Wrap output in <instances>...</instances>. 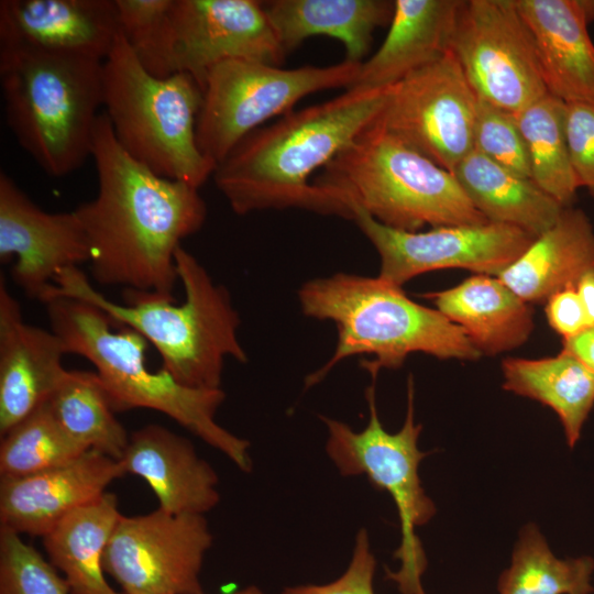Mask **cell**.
<instances>
[{
    "instance_id": "1",
    "label": "cell",
    "mask_w": 594,
    "mask_h": 594,
    "mask_svg": "<svg viewBox=\"0 0 594 594\" xmlns=\"http://www.w3.org/2000/svg\"><path fill=\"white\" fill-rule=\"evenodd\" d=\"M91 157L98 190L77 215L90 248V272L100 285L175 300L180 242L207 218L198 188L160 176L131 157L102 111Z\"/></svg>"
},
{
    "instance_id": "2",
    "label": "cell",
    "mask_w": 594,
    "mask_h": 594,
    "mask_svg": "<svg viewBox=\"0 0 594 594\" xmlns=\"http://www.w3.org/2000/svg\"><path fill=\"white\" fill-rule=\"evenodd\" d=\"M388 90L346 89L256 129L216 166L217 188L238 215L298 208L343 217L341 208L312 184L314 174L374 122Z\"/></svg>"
},
{
    "instance_id": "3",
    "label": "cell",
    "mask_w": 594,
    "mask_h": 594,
    "mask_svg": "<svg viewBox=\"0 0 594 594\" xmlns=\"http://www.w3.org/2000/svg\"><path fill=\"white\" fill-rule=\"evenodd\" d=\"M175 262L185 292L180 304L129 290H124L123 304L114 302L97 290L79 267L61 271L40 301L69 297L90 302L112 322L136 331L153 344L162 369L179 384L221 388L226 359L248 361L238 337L239 314L227 288L216 284L190 252L179 246Z\"/></svg>"
},
{
    "instance_id": "4",
    "label": "cell",
    "mask_w": 594,
    "mask_h": 594,
    "mask_svg": "<svg viewBox=\"0 0 594 594\" xmlns=\"http://www.w3.org/2000/svg\"><path fill=\"white\" fill-rule=\"evenodd\" d=\"M43 304L50 329L59 337L67 354L80 355L95 366L116 413L135 408L160 411L220 451L241 471L252 470L250 442L216 420L226 398L221 388H191L164 369L150 371L145 338L127 327L112 329V320L90 302L52 297Z\"/></svg>"
},
{
    "instance_id": "5",
    "label": "cell",
    "mask_w": 594,
    "mask_h": 594,
    "mask_svg": "<svg viewBox=\"0 0 594 594\" xmlns=\"http://www.w3.org/2000/svg\"><path fill=\"white\" fill-rule=\"evenodd\" d=\"M298 299L304 315L331 320L338 330L334 353L307 376L306 387L322 381L338 363L353 355L375 358L362 363L372 377L381 369L400 367L415 352L438 359L481 356L458 324L380 276L337 273L315 278L301 286Z\"/></svg>"
},
{
    "instance_id": "6",
    "label": "cell",
    "mask_w": 594,
    "mask_h": 594,
    "mask_svg": "<svg viewBox=\"0 0 594 594\" xmlns=\"http://www.w3.org/2000/svg\"><path fill=\"white\" fill-rule=\"evenodd\" d=\"M351 219L360 209L380 223L417 232L425 226L483 224L453 173L372 123L312 179Z\"/></svg>"
},
{
    "instance_id": "7",
    "label": "cell",
    "mask_w": 594,
    "mask_h": 594,
    "mask_svg": "<svg viewBox=\"0 0 594 594\" xmlns=\"http://www.w3.org/2000/svg\"><path fill=\"white\" fill-rule=\"evenodd\" d=\"M103 62L0 48L6 122L50 176L63 177L91 156L102 107Z\"/></svg>"
},
{
    "instance_id": "8",
    "label": "cell",
    "mask_w": 594,
    "mask_h": 594,
    "mask_svg": "<svg viewBox=\"0 0 594 594\" xmlns=\"http://www.w3.org/2000/svg\"><path fill=\"white\" fill-rule=\"evenodd\" d=\"M204 92L186 73L156 77L122 34L102 64V108L121 147L155 174L199 189L216 165L199 150Z\"/></svg>"
},
{
    "instance_id": "9",
    "label": "cell",
    "mask_w": 594,
    "mask_h": 594,
    "mask_svg": "<svg viewBox=\"0 0 594 594\" xmlns=\"http://www.w3.org/2000/svg\"><path fill=\"white\" fill-rule=\"evenodd\" d=\"M407 411L397 432H388L378 417L375 384L366 389L370 418L361 431L346 424L322 416L328 431L326 451L342 476L365 475L378 490L392 497L400 522V543L394 558L400 561L397 571H387L402 594H426L421 584L427 558L416 528L426 525L436 514L432 499L426 494L419 465L428 455L418 448L422 429L415 422L414 382L408 380Z\"/></svg>"
},
{
    "instance_id": "10",
    "label": "cell",
    "mask_w": 594,
    "mask_h": 594,
    "mask_svg": "<svg viewBox=\"0 0 594 594\" xmlns=\"http://www.w3.org/2000/svg\"><path fill=\"white\" fill-rule=\"evenodd\" d=\"M361 65L343 61L285 69L248 59L216 65L202 90L196 125L199 150L217 166L246 135L267 120L293 111L306 96L326 89H349Z\"/></svg>"
},
{
    "instance_id": "11",
    "label": "cell",
    "mask_w": 594,
    "mask_h": 594,
    "mask_svg": "<svg viewBox=\"0 0 594 594\" xmlns=\"http://www.w3.org/2000/svg\"><path fill=\"white\" fill-rule=\"evenodd\" d=\"M449 51L476 97L512 114L549 94L516 0H461Z\"/></svg>"
},
{
    "instance_id": "12",
    "label": "cell",
    "mask_w": 594,
    "mask_h": 594,
    "mask_svg": "<svg viewBox=\"0 0 594 594\" xmlns=\"http://www.w3.org/2000/svg\"><path fill=\"white\" fill-rule=\"evenodd\" d=\"M477 97L451 51L389 86L374 124L453 173L474 148Z\"/></svg>"
},
{
    "instance_id": "13",
    "label": "cell",
    "mask_w": 594,
    "mask_h": 594,
    "mask_svg": "<svg viewBox=\"0 0 594 594\" xmlns=\"http://www.w3.org/2000/svg\"><path fill=\"white\" fill-rule=\"evenodd\" d=\"M211 544L205 515L161 508L121 515L105 551L103 570L123 594H205L200 572Z\"/></svg>"
},
{
    "instance_id": "14",
    "label": "cell",
    "mask_w": 594,
    "mask_h": 594,
    "mask_svg": "<svg viewBox=\"0 0 594 594\" xmlns=\"http://www.w3.org/2000/svg\"><path fill=\"white\" fill-rule=\"evenodd\" d=\"M351 220L380 255L378 276L399 286L444 268L498 276L536 239L519 228L492 222L407 232L388 228L360 209L352 210Z\"/></svg>"
},
{
    "instance_id": "15",
    "label": "cell",
    "mask_w": 594,
    "mask_h": 594,
    "mask_svg": "<svg viewBox=\"0 0 594 594\" xmlns=\"http://www.w3.org/2000/svg\"><path fill=\"white\" fill-rule=\"evenodd\" d=\"M174 56L177 73L204 90L209 72L231 59L280 66L286 57L257 0H174Z\"/></svg>"
},
{
    "instance_id": "16",
    "label": "cell",
    "mask_w": 594,
    "mask_h": 594,
    "mask_svg": "<svg viewBox=\"0 0 594 594\" xmlns=\"http://www.w3.org/2000/svg\"><path fill=\"white\" fill-rule=\"evenodd\" d=\"M12 260L13 282L41 300L61 271L89 263L90 248L74 210H43L1 170L0 261Z\"/></svg>"
},
{
    "instance_id": "17",
    "label": "cell",
    "mask_w": 594,
    "mask_h": 594,
    "mask_svg": "<svg viewBox=\"0 0 594 594\" xmlns=\"http://www.w3.org/2000/svg\"><path fill=\"white\" fill-rule=\"evenodd\" d=\"M121 34L116 0H1L0 48L103 62Z\"/></svg>"
},
{
    "instance_id": "18",
    "label": "cell",
    "mask_w": 594,
    "mask_h": 594,
    "mask_svg": "<svg viewBox=\"0 0 594 594\" xmlns=\"http://www.w3.org/2000/svg\"><path fill=\"white\" fill-rule=\"evenodd\" d=\"M125 474L120 461L87 450L62 465L0 479V528L43 538L59 520L106 493Z\"/></svg>"
},
{
    "instance_id": "19",
    "label": "cell",
    "mask_w": 594,
    "mask_h": 594,
    "mask_svg": "<svg viewBox=\"0 0 594 594\" xmlns=\"http://www.w3.org/2000/svg\"><path fill=\"white\" fill-rule=\"evenodd\" d=\"M67 354L51 329L28 323L21 305L0 276V435L51 398L68 370Z\"/></svg>"
},
{
    "instance_id": "20",
    "label": "cell",
    "mask_w": 594,
    "mask_h": 594,
    "mask_svg": "<svg viewBox=\"0 0 594 594\" xmlns=\"http://www.w3.org/2000/svg\"><path fill=\"white\" fill-rule=\"evenodd\" d=\"M125 474L143 479L161 509L205 515L220 502L219 477L194 444L161 425H146L130 435L119 460Z\"/></svg>"
},
{
    "instance_id": "21",
    "label": "cell",
    "mask_w": 594,
    "mask_h": 594,
    "mask_svg": "<svg viewBox=\"0 0 594 594\" xmlns=\"http://www.w3.org/2000/svg\"><path fill=\"white\" fill-rule=\"evenodd\" d=\"M528 25L548 92L594 105V44L579 0H516Z\"/></svg>"
},
{
    "instance_id": "22",
    "label": "cell",
    "mask_w": 594,
    "mask_h": 594,
    "mask_svg": "<svg viewBox=\"0 0 594 594\" xmlns=\"http://www.w3.org/2000/svg\"><path fill=\"white\" fill-rule=\"evenodd\" d=\"M460 4L461 0H395L384 42L362 63L349 89L389 87L443 56Z\"/></svg>"
},
{
    "instance_id": "23",
    "label": "cell",
    "mask_w": 594,
    "mask_h": 594,
    "mask_svg": "<svg viewBox=\"0 0 594 594\" xmlns=\"http://www.w3.org/2000/svg\"><path fill=\"white\" fill-rule=\"evenodd\" d=\"M425 297L464 331L481 355H496L524 344L535 327L529 302L497 276L474 274Z\"/></svg>"
},
{
    "instance_id": "24",
    "label": "cell",
    "mask_w": 594,
    "mask_h": 594,
    "mask_svg": "<svg viewBox=\"0 0 594 594\" xmlns=\"http://www.w3.org/2000/svg\"><path fill=\"white\" fill-rule=\"evenodd\" d=\"M592 271L593 226L582 209L570 206L497 277L525 301L543 302L561 289L575 287Z\"/></svg>"
},
{
    "instance_id": "25",
    "label": "cell",
    "mask_w": 594,
    "mask_h": 594,
    "mask_svg": "<svg viewBox=\"0 0 594 594\" xmlns=\"http://www.w3.org/2000/svg\"><path fill=\"white\" fill-rule=\"evenodd\" d=\"M270 23L286 55L310 36L340 41L344 61L362 64L374 31L391 23L394 1L271 0L263 1Z\"/></svg>"
},
{
    "instance_id": "26",
    "label": "cell",
    "mask_w": 594,
    "mask_h": 594,
    "mask_svg": "<svg viewBox=\"0 0 594 594\" xmlns=\"http://www.w3.org/2000/svg\"><path fill=\"white\" fill-rule=\"evenodd\" d=\"M453 174L488 222L513 226L536 238L548 231L565 208L530 178L493 162L474 148Z\"/></svg>"
},
{
    "instance_id": "27",
    "label": "cell",
    "mask_w": 594,
    "mask_h": 594,
    "mask_svg": "<svg viewBox=\"0 0 594 594\" xmlns=\"http://www.w3.org/2000/svg\"><path fill=\"white\" fill-rule=\"evenodd\" d=\"M120 516L117 496L106 492L65 516L43 537L50 562L63 573L70 594H120L103 570L105 551Z\"/></svg>"
},
{
    "instance_id": "28",
    "label": "cell",
    "mask_w": 594,
    "mask_h": 594,
    "mask_svg": "<svg viewBox=\"0 0 594 594\" xmlns=\"http://www.w3.org/2000/svg\"><path fill=\"white\" fill-rule=\"evenodd\" d=\"M503 388L539 402L559 417L566 443L574 448L594 407V372L561 350L541 359L502 361Z\"/></svg>"
},
{
    "instance_id": "29",
    "label": "cell",
    "mask_w": 594,
    "mask_h": 594,
    "mask_svg": "<svg viewBox=\"0 0 594 594\" xmlns=\"http://www.w3.org/2000/svg\"><path fill=\"white\" fill-rule=\"evenodd\" d=\"M47 405L61 427L87 450L119 461L130 435L117 419L96 372L67 371Z\"/></svg>"
},
{
    "instance_id": "30",
    "label": "cell",
    "mask_w": 594,
    "mask_h": 594,
    "mask_svg": "<svg viewBox=\"0 0 594 594\" xmlns=\"http://www.w3.org/2000/svg\"><path fill=\"white\" fill-rule=\"evenodd\" d=\"M594 559H560L539 528L528 524L519 531L510 565L498 579V594H592Z\"/></svg>"
},
{
    "instance_id": "31",
    "label": "cell",
    "mask_w": 594,
    "mask_h": 594,
    "mask_svg": "<svg viewBox=\"0 0 594 594\" xmlns=\"http://www.w3.org/2000/svg\"><path fill=\"white\" fill-rule=\"evenodd\" d=\"M524 138L534 180L563 207L579 189L565 136V102L548 94L515 114Z\"/></svg>"
},
{
    "instance_id": "32",
    "label": "cell",
    "mask_w": 594,
    "mask_h": 594,
    "mask_svg": "<svg viewBox=\"0 0 594 594\" xmlns=\"http://www.w3.org/2000/svg\"><path fill=\"white\" fill-rule=\"evenodd\" d=\"M86 451L61 427L45 403L1 436L0 479L32 475L67 463Z\"/></svg>"
},
{
    "instance_id": "33",
    "label": "cell",
    "mask_w": 594,
    "mask_h": 594,
    "mask_svg": "<svg viewBox=\"0 0 594 594\" xmlns=\"http://www.w3.org/2000/svg\"><path fill=\"white\" fill-rule=\"evenodd\" d=\"M121 34L145 70L156 77L176 72L174 0H116Z\"/></svg>"
},
{
    "instance_id": "34",
    "label": "cell",
    "mask_w": 594,
    "mask_h": 594,
    "mask_svg": "<svg viewBox=\"0 0 594 594\" xmlns=\"http://www.w3.org/2000/svg\"><path fill=\"white\" fill-rule=\"evenodd\" d=\"M0 594H70L57 569L21 535L0 528Z\"/></svg>"
},
{
    "instance_id": "35",
    "label": "cell",
    "mask_w": 594,
    "mask_h": 594,
    "mask_svg": "<svg viewBox=\"0 0 594 594\" xmlns=\"http://www.w3.org/2000/svg\"><path fill=\"white\" fill-rule=\"evenodd\" d=\"M473 145L493 162L531 179L527 147L515 114L477 98Z\"/></svg>"
},
{
    "instance_id": "36",
    "label": "cell",
    "mask_w": 594,
    "mask_h": 594,
    "mask_svg": "<svg viewBox=\"0 0 594 594\" xmlns=\"http://www.w3.org/2000/svg\"><path fill=\"white\" fill-rule=\"evenodd\" d=\"M565 136L578 187L594 198V105L565 103Z\"/></svg>"
},
{
    "instance_id": "37",
    "label": "cell",
    "mask_w": 594,
    "mask_h": 594,
    "mask_svg": "<svg viewBox=\"0 0 594 594\" xmlns=\"http://www.w3.org/2000/svg\"><path fill=\"white\" fill-rule=\"evenodd\" d=\"M376 559L371 550L367 530L361 528L355 537L351 561L341 576L327 584H306L285 587L282 594H375Z\"/></svg>"
},
{
    "instance_id": "38",
    "label": "cell",
    "mask_w": 594,
    "mask_h": 594,
    "mask_svg": "<svg viewBox=\"0 0 594 594\" xmlns=\"http://www.w3.org/2000/svg\"><path fill=\"white\" fill-rule=\"evenodd\" d=\"M544 311L549 326L562 340L574 337L588 327L575 287H568L551 295L546 301Z\"/></svg>"
},
{
    "instance_id": "39",
    "label": "cell",
    "mask_w": 594,
    "mask_h": 594,
    "mask_svg": "<svg viewBox=\"0 0 594 594\" xmlns=\"http://www.w3.org/2000/svg\"><path fill=\"white\" fill-rule=\"evenodd\" d=\"M562 350L578 358L594 372V326L562 340Z\"/></svg>"
},
{
    "instance_id": "40",
    "label": "cell",
    "mask_w": 594,
    "mask_h": 594,
    "mask_svg": "<svg viewBox=\"0 0 594 594\" xmlns=\"http://www.w3.org/2000/svg\"><path fill=\"white\" fill-rule=\"evenodd\" d=\"M575 289L580 296L588 327L594 326V271L584 274Z\"/></svg>"
},
{
    "instance_id": "41",
    "label": "cell",
    "mask_w": 594,
    "mask_h": 594,
    "mask_svg": "<svg viewBox=\"0 0 594 594\" xmlns=\"http://www.w3.org/2000/svg\"><path fill=\"white\" fill-rule=\"evenodd\" d=\"M586 22H594V0H579Z\"/></svg>"
},
{
    "instance_id": "42",
    "label": "cell",
    "mask_w": 594,
    "mask_h": 594,
    "mask_svg": "<svg viewBox=\"0 0 594 594\" xmlns=\"http://www.w3.org/2000/svg\"><path fill=\"white\" fill-rule=\"evenodd\" d=\"M231 594H264V592L261 588L251 585L245 588L233 592Z\"/></svg>"
}]
</instances>
